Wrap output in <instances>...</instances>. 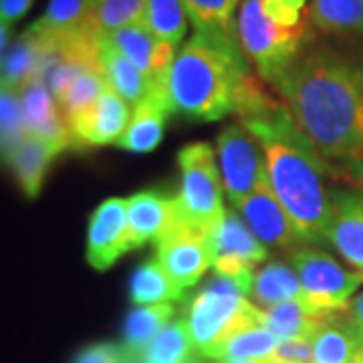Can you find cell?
I'll return each instance as SVG.
<instances>
[{"instance_id":"obj_1","label":"cell","mask_w":363,"mask_h":363,"mask_svg":"<svg viewBox=\"0 0 363 363\" xmlns=\"http://www.w3.org/2000/svg\"><path fill=\"white\" fill-rule=\"evenodd\" d=\"M298 130L325 162L363 157V59L333 49H305L272 83Z\"/></svg>"},{"instance_id":"obj_2","label":"cell","mask_w":363,"mask_h":363,"mask_svg":"<svg viewBox=\"0 0 363 363\" xmlns=\"http://www.w3.org/2000/svg\"><path fill=\"white\" fill-rule=\"evenodd\" d=\"M240 123L259 140L272 192L291 214L303 242H323L333 208V192L325 186L327 164L298 130L289 107L277 101Z\"/></svg>"},{"instance_id":"obj_3","label":"cell","mask_w":363,"mask_h":363,"mask_svg":"<svg viewBox=\"0 0 363 363\" xmlns=\"http://www.w3.org/2000/svg\"><path fill=\"white\" fill-rule=\"evenodd\" d=\"M250 77L236 35L196 30L176 52L169 69V104L188 119L218 121L236 111Z\"/></svg>"},{"instance_id":"obj_4","label":"cell","mask_w":363,"mask_h":363,"mask_svg":"<svg viewBox=\"0 0 363 363\" xmlns=\"http://www.w3.org/2000/svg\"><path fill=\"white\" fill-rule=\"evenodd\" d=\"M186 323L194 350L214 359L236 333L267 325V315L248 301V291L240 283L216 274L190 303Z\"/></svg>"},{"instance_id":"obj_5","label":"cell","mask_w":363,"mask_h":363,"mask_svg":"<svg viewBox=\"0 0 363 363\" xmlns=\"http://www.w3.org/2000/svg\"><path fill=\"white\" fill-rule=\"evenodd\" d=\"M180 194L176 196L182 220L212 233L226 216L224 184L214 150L204 142L184 145L178 152Z\"/></svg>"},{"instance_id":"obj_6","label":"cell","mask_w":363,"mask_h":363,"mask_svg":"<svg viewBox=\"0 0 363 363\" xmlns=\"http://www.w3.org/2000/svg\"><path fill=\"white\" fill-rule=\"evenodd\" d=\"M291 264L305 289L303 301L323 315L347 313L350 298L363 283L362 272L347 271L319 248H293Z\"/></svg>"},{"instance_id":"obj_7","label":"cell","mask_w":363,"mask_h":363,"mask_svg":"<svg viewBox=\"0 0 363 363\" xmlns=\"http://www.w3.org/2000/svg\"><path fill=\"white\" fill-rule=\"evenodd\" d=\"M216 154L224 194L228 196L234 208L260 184L269 182L259 140L242 123H230L220 131L216 140Z\"/></svg>"},{"instance_id":"obj_8","label":"cell","mask_w":363,"mask_h":363,"mask_svg":"<svg viewBox=\"0 0 363 363\" xmlns=\"http://www.w3.org/2000/svg\"><path fill=\"white\" fill-rule=\"evenodd\" d=\"M212 240V267L218 277L236 281L245 286L250 297L255 281V267L267 260L269 250L257 234L236 212L226 210V216L210 233Z\"/></svg>"},{"instance_id":"obj_9","label":"cell","mask_w":363,"mask_h":363,"mask_svg":"<svg viewBox=\"0 0 363 363\" xmlns=\"http://www.w3.org/2000/svg\"><path fill=\"white\" fill-rule=\"evenodd\" d=\"M157 262L180 289L194 286L212 267L210 233L182 220L169 228L156 242Z\"/></svg>"},{"instance_id":"obj_10","label":"cell","mask_w":363,"mask_h":363,"mask_svg":"<svg viewBox=\"0 0 363 363\" xmlns=\"http://www.w3.org/2000/svg\"><path fill=\"white\" fill-rule=\"evenodd\" d=\"M117 51L123 52L133 65L138 67L147 79L150 91L168 93V77L172 63L176 59V45L156 37L143 23L117 28L105 35Z\"/></svg>"},{"instance_id":"obj_11","label":"cell","mask_w":363,"mask_h":363,"mask_svg":"<svg viewBox=\"0 0 363 363\" xmlns=\"http://www.w3.org/2000/svg\"><path fill=\"white\" fill-rule=\"evenodd\" d=\"M128 200L107 198L93 210L87 228V262L95 271H107L130 252Z\"/></svg>"},{"instance_id":"obj_12","label":"cell","mask_w":363,"mask_h":363,"mask_svg":"<svg viewBox=\"0 0 363 363\" xmlns=\"http://www.w3.org/2000/svg\"><path fill=\"white\" fill-rule=\"evenodd\" d=\"M97 0H49L43 16L26 30L47 49H59L79 39H101L95 26Z\"/></svg>"},{"instance_id":"obj_13","label":"cell","mask_w":363,"mask_h":363,"mask_svg":"<svg viewBox=\"0 0 363 363\" xmlns=\"http://www.w3.org/2000/svg\"><path fill=\"white\" fill-rule=\"evenodd\" d=\"M236 210L242 214L248 228L267 247L285 248L303 242L291 214L279 202L269 182L260 184L252 194L236 206Z\"/></svg>"},{"instance_id":"obj_14","label":"cell","mask_w":363,"mask_h":363,"mask_svg":"<svg viewBox=\"0 0 363 363\" xmlns=\"http://www.w3.org/2000/svg\"><path fill=\"white\" fill-rule=\"evenodd\" d=\"M21 104L28 135L51 143L59 152L75 143L61 107L43 79H35L21 89Z\"/></svg>"},{"instance_id":"obj_15","label":"cell","mask_w":363,"mask_h":363,"mask_svg":"<svg viewBox=\"0 0 363 363\" xmlns=\"http://www.w3.org/2000/svg\"><path fill=\"white\" fill-rule=\"evenodd\" d=\"M325 240L353 271L363 274V192H333Z\"/></svg>"},{"instance_id":"obj_16","label":"cell","mask_w":363,"mask_h":363,"mask_svg":"<svg viewBox=\"0 0 363 363\" xmlns=\"http://www.w3.org/2000/svg\"><path fill=\"white\" fill-rule=\"evenodd\" d=\"M180 218L176 196L157 190H143L128 198V224L130 247L140 248L147 242H157Z\"/></svg>"},{"instance_id":"obj_17","label":"cell","mask_w":363,"mask_h":363,"mask_svg":"<svg viewBox=\"0 0 363 363\" xmlns=\"http://www.w3.org/2000/svg\"><path fill=\"white\" fill-rule=\"evenodd\" d=\"M131 119L130 104L107 87L99 101L69 123L73 140L87 145L116 143Z\"/></svg>"},{"instance_id":"obj_18","label":"cell","mask_w":363,"mask_h":363,"mask_svg":"<svg viewBox=\"0 0 363 363\" xmlns=\"http://www.w3.org/2000/svg\"><path fill=\"white\" fill-rule=\"evenodd\" d=\"M174 109L169 104V93L147 91V95L133 107L130 123L121 133V138L116 142V145L125 152H133V154L154 152L164 138L166 117Z\"/></svg>"},{"instance_id":"obj_19","label":"cell","mask_w":363,"mask_h":363,"mask_svg":"<svg viewBox=\"0 0 363 363\" xmlns=\"http://www.w3.org/2000/svg\"><path fill=\"white\" fill-rule=\"evenodd\" d=\"M59 154L61 152L57 147H52L51 143L43 142L33 135H26L25 140L9 154V157H4V162L11 168L14 180L18 182L26 198L35 200L43 190V182L51 168L52 160Z\"/></svg>"},{"instance_id":"obj_20","label":"cell","mask_w":363,"mask_h":363,"mask_svg":"<svg viewBox=\"0 0 363 363\" xmlns=\"http://www.w3.org/2000/svg\"><path fill=\"white\" fill-rule=\"evenodd\" d=\"M363 350V335L353 321L335 313L313 335L311 363H353Z\"/></svg>"},{"instance_id":"obj_21","label":"cell","mask_w":363,"mask_h":363,"mask_svg":"<svg viewBox=\"0 0 363 363\" xmlns=\"http://www.w3.org/2000/svg\"><path fill=\"white\" fill-rule=\"evenodd\" d=\"M97 63L105 83L130 105L135 107L147 95L150 85L142 71L104 37L99 40V49H97Z\"/></svg>"},{"instance_id":"obj_22","label":"cell","mask_w":363,"mask_h":363,"mask_svg":"<svg viewBox=\"0 0 363 363\" xmlns=\"http://www.w3.org/2000/svg\"><path fill=\"white\" fill-rule=\"evenodd\" d=\"M47 47L25 30L2 52V87L21 91L26 83L39 79Z\"/></svg>"},{"instance_id":"obj_23","label":"cell","mask_w":363,"mask_h":363,"mask_svg":"<svg viewBox=\"0 0 363 363\" xmlns=\"http://www.w3.org/2000/svg\"><path fill=\"white\" fill-rule=\"evenodd\" d=\"M264 315H267V327L279 337V341L313 337L317 329L331 317L311 309L303 298L277 303L272 307H267Z\"/></svg>"},{"instance_id":"obj_24","label":"cell","mask_w":363,"mask_h":363,"mask_svg":"<svg viewBox=\"0 0 363 363\" xmlns=\"http://www.w3.org/2000/svg\"><path fill=\"white\" fill-rule=\"evenodd\" d=\"M309 16L325 35L363 37V0H309Z\"/></svg>"},{"instance_id":"obj_25","label":"cell","mask_w":363,"mask_h":363,"mask_svg":"<svg viewBox=\"0 0 363 363\" xmlns=\"http://www.w3.org/2000/svg\"><path fill=\"white\" fill-rule=\"evenodd\" d=\"M305 289L298 279L297 271L285 262H267L255 272V281L250 289V297L264 309L283 301L303 298Z\"/></svg>"},{"instance_id":"obj_26","label":"cell","mask_w":363,"mask_h":363,"mask_svg":"<svg viewBox=\"0 0 363 363\" xmlns=\"http://www.w3.org/2000/svg\"><path fill=\"white\" fill-rule=\"evenodd\" d=\"M176 307L172 303L160 305H138L131 309L125 325H123V350L131 353H142L150 347V343L174 321Z\"/></svg>"},{"instance_id":"obj_27","label":"cell","mask_w":363,"mask_h":363,"mask_svg":"<svg viewBox=\"0 0 363 363\" xmlns=\"http://www.w3.org/2000/svg\"><path fill=\"white\" fill-rule=\"evenodd\" d=\"M184 297V289L172 281L168 272L157 260H147L142 267H138L130 285L131 303L138 305H160L172 303Z\"/></svg>"},{"instance_id":"obj_28","label":"cell","mask_w":363,"mask_h":363,"mask_svg":"<svg viewBox=\"0 0 363 363\" xmlns=\"http://www.w3.org/2000/svg\"><path fill=\"white\" fill-rule=\"evenodd\" d=\"M188 13L184 0H147L143 25L166 43L180 45L188 33Z\"/></svg>"},{"instance_id":"obj_29","label":"cell","mask_w":363,"mask_h":363,"mask_svg":"<svg viewBox=\"0 0 363 363\" xmlns=\"http://www.w3.org/2000/svg\"><path fill=\"white\" fill-rule=\"evenodd\" d=\"M242 0H184L188 18L198 33L234 35V13Z\"/></svg>"},{"instance_id":"obj_30","label":"cell","mask_w":363,"mask_h":363,"mask_svg":"<svg viewBox=\"0 0 363 363\" xmlns=\"http://www.w3.org/2000/svg\"><path fill=\"white\" fill-rule=\"evenodd\" d=\"M194 351L186 317H182V319H174L150 343V347L143 351V357L150 363H192Z\"/></svg>"},{"instance_id":"obj_31","label":"cell","mask_w":363,"mask_h":363,"mask_svg":"<svg viewBox=\"0 0 363 363\" xmlns=\"http://www.w3.org/2000/svg\"><path fill=\"white\" fill-rule=\"evenodd\" d=\"M279 345V337L272 333L267 325L252 327L247 331L236 333L233 339H228L220 350L216 351L214 359H267L271 357Z\"/></svg>"},{"instance_id":"obj_32","label":"cell","mask_w":363,"mask_h":363,"mask_svg":"<svg viewBox=\"0 0 363 363\" xmlns=\"http://www.w3.org/2000/svg\"><path fill=\"white\" fill-rule=\"evenodd\" d=\"M109 85L105 83L104 75L99 71V67H87L81 71V75L75 79V83L71 85V89L65 95V99L59 104L63 117H65L67 125L79 117L81 113H85L89 107L99 101V97L104 95V91Z\"/></svg>"},{"instance_id":"obj_33","label":"cell","mask_w":363,"mask_h":363,"mask_svg":"<svg viewBox=\"0 0 363 363\" xmlns=\"http://www.w3.org/2000/svg\"><path fill=\"white\" fill-rule=\"evenodd\" d=\"M26 125L21 104V91L2 87L0 91V142L2 157H9L18 143L25 140Z\"/></svg>"},{"instance_id":"obj_34","label":"cell","mask_w":363,"mask_h":363,"mask_svg":"<svg viewBox=\"0 0 363 363\" xmlns=\"http://www.w3.org/2000/svg\"><path fill=\"white\" fill-rule=\"evenodd\" d=\"M147 0H97L95 4V26L105 37L117 28L142 23Z\"/></svg>"},{"instance_id":"obj_35","label":"cell","mask_w":363,"mask_h":363,"mask_svg":"<svg viewBox=\"0 0 363 363\" xmlns=\"http://www.w3.org/2000/svg\"><path fill=\"white\" fill-rule=\"evenodd\" d=\"M313 337H298L279 341L271 355L274 363H311Z\"/></svg>"},{"instance_id":"obj_36","label":"cell","mask_w":363,"mask_h":363,"mask_svg":"<svg viewBox=\"0 0 363 363\" xmlns=\"http://www.w3.org/2000/svg\"><path fill=\"white\" fill-rule=\"evenodd\" d=\"M125 350L111 343H97L83 350L77 355L75 363H123Z\"/></svg>"},{"instance_id":"obj_37","label":"cell","mask_w":363,"mask_h":363,"mask_svg":"<svg viewBox=\"0 0 363 363\" xmlns=\"http://www.w3.org/2000/svg\"><path fill=\"white\" fill-rule=\"evenodd\" d=\"M33 2L35 0H0V23L9 26L18 23L28 13Z\"/></svg>"},{"instance_id":"obj_38","label":"cell","mask_w":363,"mask_h":363,"mask_svg":"<svg viewBox=\"0 0 363 363\" xmlns=\"http://www.w3.org/2000/svg\"><path fill=\"white\" fill-rule=\"evenodd\" d=\"M347 315H350V319L353 321V325L359 329V333L363 335V293H359L355 298H351Z\"/></svg>"},{"instance_id":"obj_39","label":"cell","mask_w":363,"mask_h":363,"mask_svg":"<svg viewBox=\"0 0 363 363\" xmlns=\"http://www.w3.org/2000/svg\"><path fill=\"white\" fill-rule=\"evenodd\" d=\"M343 172L347 174V178H350L353 184H357L363 190V157L362 160H357V162L345 164V166H343Z\"/></svg>"},{"instance_id":"obj_40","label":"cell","mask_w":363,"mask_h":363,"mask_svg":"<svg viewBox=\"0 0 363 363\" xmlns=\"http://www.w3.org/2000/svg\"><path fill=\"white\" fill-rule=\"evenodd\" d=\"M123 363H150L142 353H131V351L125 350V357H123Z\"/></svg>"},{"instance_id":"obj_41","label":"cell","mask_w":363,"mask_h":363,"mask_svg":"<svg viewBox=\"0 0 363 363\" xmlns=\"http://www.w3.org/2000/svg\"><path fill=\"white\" fill-rule=\"evenodd\" d=\"M218 363H274L271 357H267V359H222Z\"/></svg>"},{"instance_id":"obj_42","label":"cell","mask_w":363,"mask_h":363,"mask_svg":"<svg viewBox=\"0 0 363 363\" xmlns=\"http://www.w3.org/2000/svg\"><path fill=\"white\" fill-rule=\"evenodd\" d=\"M353 363H363V351H359V355L355 357V362Z\"/></svg>"},{"instance_id":"obj_43","label":"cell","mask_w":363,"mask_h":363,"mask_svg":"<svg viewBox=\"0 0 363 363\" xmlns=\"http://www.w3.org/2000/svg\"><path fill=\"white\" fill-rule=\"evenodd\" d=\"M192 363H198V362H192Z\"/></svg>"},{"instance_id":"obj_44","label":"cell","mask_w":363,"mask_h":363,"mask_svg":"<svg viewBox=\"0 0 363 363\" xmlns=\"http://www.w3.org/2000/svg\"><path fill=\"white\" fill-rule=\"evenodd\" d=\"M362 351H363V350H362Z\"/></svg>"}]
</instances>
